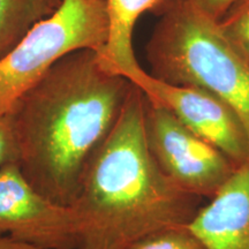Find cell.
Here are the masks:
<instances>
[{
	"label": "cell",
	"mask_w": 249,
	"mask_h": 249,
	"mask_svg": "<svg viewBox=\"0 0 249 249\" xmlns=\"http://www.w3.org/2000/svg\"><path fill=\"white\" fill-rule=\"evenodd\" d=\"M145 96L166 107L182 124L220 150L236 166L249 164V144L240 119L226 103L195 86L170 85L142 67L126 76Z\"/></svg>",
	"instance_id": "cell-6"
},
{
	"label": "cell",
	"mask_w": 249,
	"mask_h": 249,
	"mask_svg": "<svg viewBox=\"0 0 249 249\" xmlns=\"http://www.w3.org/2000/svg\"><path fill=\"white\" fill-rule=\"evenodd\" d=\"M18 160V148L9 114L0 116V167Z\"/></svg>",
	"instance_id": "cell-13"
},
{
	"label": "cell",
	"mask_w": 249,
	"mask_h": 249,
	"mask_svg": "<svg viewBox=\"0 0 249 249\" xmlns=\"http://www.w3.org/2000/svg\"><path fill=\"white\" fill-rule=\"evenodd\" d=\"M44 249H75L76 222L71 207L50 201L27 181L17 163L0 167V238Z\"/></svg>",
	"instance_id": "cell-7"
},
{
	"label": "cell",
	"mask_w": 249,
	"mask_h": 249,
	"mask_svg": "<svg viewBox=\"0 0 249 249\" xmlns=\"http://www.w3.org/2000/svg\"><path fill=\"white\" fill-rule=\"evenodd\" d=\"M61 0H0V60L31 28L53 14Z\"/></svg>",
	"instance_id": "cell-10"
},
{
	"label": "cell",
	"mask_w": 249,
	"mask_h": 249,
	"mask_svg": "<svg viewBox=\"0 0 249 249\" xmlns=\"http://www.w3.org/2000/svg\"><path fill=\"white\" fill-rule=\"evenodd\" d=\"M158 17L145 45L149 73L216 95L240 119L249 144V65L227 44L217 22L182 0H171Z\"/></svg>",
	"instance_id": "cell-3"
},
{
	"label": "cell",
	"mask_w": 249,
	"mask_h": 249,
	"mask_svg": "<svg viewBox=\"0 0 249 249\" xmlns=\"http://www.w3.org/2000/svg\"><path fill=\"white\" fill-rule=\"evenodd\" d=\"M144 123L149 149L158 166L189 194L210 200L238 169L222 151L147 96Z\"/></svg>",
	"instance_id": "cell-5"
},
{
	"label": "cell",
	"mask_w": 249,
	"mask_h": 249,
	"mask_svg": "<svg viewBox=\"0 0 249 249\" xmlns=\"http://www.w3.org/2000/svg\"><path fill=\"white\" fill-rule=\"evenodd\" d=\"M217 27L227 44L249 65V0H238Z\"/></svg>",
	"instance_id": "cell-11"
},
{
	"label": "cell",
	"mask_w": 249,
	"mask_h": 249,
	"mask_svg": "<svg viewBox=\"0 0 249 249\" xmlns=\"http://www.w3.org/2000/svg\"><path fill=\"white\" fill-rule=\"evenodd\" d=\"M110 28L104 0H61L53 14L36 23L0 60V116L9 113L18 99L67 54L80 50L102 54Z\"/></svg>",
	"instance_id": "cell-4"
},
{
	"label": "cell",
	"mask_w": 249,
	"mask_h": 249,
	"mask_svg": "<svg viewBox=\"0 0 249 249\" xmlns=\"http://www.w3.org/2000/svg\"><path fill=\"white\" fill-rule=\"evenodd\" d=\"M0 249H44L36 246L26 244V242L14 240L8 236H1L0 238Z\"/></svg>",
	"instance_id": "cell-15"
},
{
	"label": "cell",
	"mask_w": 249,
	"mask_h": 249,
	"mask_svg": "<svg viewBox=\"0 0 249 249\" xmlns=\"http://www.w3.org/2000/svg\"><path fill=\"white\" fill-rule=\"evenodd\" d=\"M200 13L218 22L238 0H182Z\"/></svg>",
	"instance_id": "cell-14"
},
{
	"label": "cell",
	"mask_w": 249,
	"mask_h": 249,
	"mask_svg": "<svg viewBox=\"0 0 249 249\" xmlns=\"http://www.w3.org/2000/svg\"><path fill=\"white\" fill-rule=\"evenodd\" d=\"M126 249H207L188 225L163 229L143 236Z\"/></svg>",
	"instance_id": "cell-12"
},
{
	"label": "cell",
	"mask_w": 249,
	"mask_h": 249,
	"mask_svg": "<svg viewBox=\"0 0 249 249\" xmlns=\"http://www.w3.org/2000/svg\"><path fill=\"white\" fill-rule=\"evenodd\" d=\"M188 227L207 249H249V164L234 171Z\"/></svg>",
	"instance_id": "cell-8"
},
{
	"label": "cell",
	"mask_w": 249,
	"mask_h": 249,
	"mask_svg": "<svg viewBox=\"0 0 249 249\" xmlns=\"http://www.w3.org/2000/svg\"><path fill=\"white\" fill-rule=\"evenodd\" d=\"M91 50L55 62L9 111L27 181L71 207L92 155L111 132L133 88Z\"/></svg>",
	"instance_id": "cell-1"
},
{
	"label": "cell",
	"mask_w": 249,
	"mask_h": 249,
	"mask_svg": "<svg viewBox=\"0 0 249 249\" xmlns=\"http://www.w3.org/2000/svg\"><path fill=\"white\" fill-rule=\"evenodd\" d=\"M144 119L145 96L134 85L71 205L75 249H126L150 233L188 225L203 205V198L182 191L158 166Z\"/></svg>",
	"instance_id": "cell-2"
},
{
	"label": "cell",
	"mask_w": 249,
	"mask_h": 249,
	"mask_svg": "<svg viewBox=\"0 0 249 249\" xmlns=\"http://www.w3.org/2000/svg\"><path fill=\"white\" fill-rule=\"evenodd\" d=\"M110 17V37L99 55L108 71L126 77L141 67L133 49V33L139 18L145 13L160 15L171 0H104Z\"/></svg>",
	"instance_id": "cell-9"
}]
</instances>
